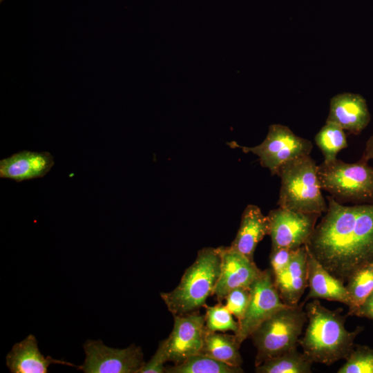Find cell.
Listing matches in <instances>:
<instances>
[{
	"label": "cell",
	"mask_w": 373,
	"mask_h": 373,
	"mask_svg": "<svg viewBox=\"0 0 373 373\" xmlns=\"http://www.w3.org/2000/svg\"><path fill=\"white\" fill-rule=\"evenodd\" d=\"M327 209L306 244L309 251L343 283L373 262V203L346 206L327 196Z\"/></svg>",
	"instance_id": "obj_1"
},
{
	"label": "cell",
	"mask_w": 373,
	"mask_h": 373,
	"mask_svg": "<svg viewBox=\"0 0 373 373\" xmlns=\"http://www.w3.org/2000/svg\"><path fill=\"white\" fill-rule=\"evenodd\" d=\"M307 325L298 343L303 352L314 362L330 365L346 359L353 350L356 337L363 330L358 326L354 331L345 327L347 314L343 309L324 307L318 299L305 305Z\"/></svg>",
	"instance_id": "obj_2"
},
{
	"label": "cell",
	"mask_w": 373,
	"mask_h": 373,
	"mask_svg": "<svg viewBox=\"0 0 373 373\" xmlns=\"http://www.w3.org/2000/svg\"><path fill=\"white\" fill-rule=\"evenodd\" d=\"M219 247L200 249L193 263L184 272L178 285L160 296L175 316L197 312L213 295L220 271Z\"/></svg>",
	"instance_id": "obj_3"
},
{
	"label": "cell",
	"mask_w": 373,
	"mask_h": 373,
	"mask_svg": "<svg viewBox=\"0 0 373 373\" xmlns=\"http://www.w3.org/2000/svg\"><path fill=\"white\" fill-rule=\"evenodd\" d=\"M318 166L309 155L283 164L277 175L280 179L278 207L322 215L327 209L318 178Z\"/></svg>",
	"instance_id": "obj_4"
},
{
	"label": "cell",
	"mask_w": 373,
	"mask_h": 373,
	"mask_svg": "<svg viewBox=\"0 0 373 373\" xmlns=\"http://www.w3.org/2000/svg\"><path fill=\"white\" fill-rule=\"evenodd\" d=\"M305 303L283 308L262 323L251 335L257 352L255 366L297 348L307 321Z\"/></svg>",
	"instance_id": "obj_5"
},
{
	"label": "cell",
	"mask_w": 373,
	"mask_h": 373,
	"mask_svg": "<svg viewBox=\"0 0 373 373\" xmlns=\"http://www.w3.org/2000/svg\"><path fill=\"white\" fill-rule=\"evenodd\" d=\"M321 188L338 202L373 203V166L360 160L347 163L336 159L318 166Z\"/></svg>",
	"instance_id": "obj_6"
},
{
	"label": "cell",
	"mask_w": 373,
	"mask_h": 373,
	"mask_svg": "<svg viewBox=\"0 0 373 373\" xmlns=\"http://www.w3.org/2000/svg\"><path fill=\"white\" fill-rule=\"evenodd\" d=\"M228 144L240 149L244 153H252L258 156L262 166L268 169L272 175H276L285 162L304 155L312 150L311 141L296 135L288 126L274 124L263 142L255 146H243L236 142Z\"/></svg>",
	"instance_id": "obj_7"
},
{
	"label": "cell",
	"mask_w": 373,
	"mask_h": 373,
	"mask_svg": "<svg viewBox=\"0 0 373 373\" xmlns=\"http://www.w3.org/2000/svg\"><path fill=\"white\" fill-rule=\"evenodd\" d=\"M250 300L238 330L234 334L239 345L249 338L265 320L278 311L289 307L281 300L275 286L271 269L261 271L249 287Z\"/></svg>",
	"instance_id": "obj_8"
},
{
	"label": "cell",
	"mask_w": 373,
	"mask_h": 373,
	"mask_svg": "<svg viewBox=\"0 0 373 373\" xmlns=\"http://www.w3.org/2000/svg\"><path fill=\"white\" fill-rule=\"evenodd\" d=\"M84 362L77 368L85 373H139L145 362L142 348L108 347L101 340H88L83 345Z\"/></svg>",
	"instance_id": "obj_9"
},
{
	"label": "cell",
	"mask_w": 373,
	"mask_h": 373,
	"mask_svg": "<svg viewBox=\"0 0 373 373\" xmlns=\"http://www.w3.org/2000/svg\"><path fill=\"white\" fill-rule=\"evenodd\" d=\"M320 216L280 207L271 210L267 218L271 249L284 247L295 250L306 245Z\"/></svg>",
	"instance_id": "obj_10"
},
{
	"label": "cell",
	"mask_w": 373,
	"mask_h": 373,
	"mask_svg": "<svg viewBox=\"0 0 373 373\" xmlns=\"http://www.w3.org/2000/svg\"><path fill=\"white\" fill-rule=\"evenodd\" d=\"M206 332L205 315L198 311L175 316L173 329L166 338L168 361L176 365L200 354Z\"/></svg>",
	"instance_id": "obj_11"
},
{
	"label": "cell",
	"mask_w": 373,
	"mask_h": 373,
	"mask_svg": "<svg viewBox=\"0 0 373 373\" xmlns=\"http://www.w3.org/2000/svg\"><path fill=\"white\" fill-rule=\"evenodd\" d=\"M219 249L220 271L213 295L221 302L231 290L237 287H250L262 270L254 260L230 247H219Z\"/></svg>",
	"instance_id": "obj_12"
},
{
	"label": "cell",
	"mask_w": 373,
	"mask_h": 373,
	"mask_svg": "<svg viewBox=\"0 0 373 373\" xmlns=\"http://www.w3.org/2000/svg\"><path fill=\"white\" fill-rule=\"evenodd\" d=\"M275 286L283 302L296 306L308 287L307 248L304 245L295 249L288 267L274 276Z\"/></svg>",
	"instance_id": "obj_13"
},
{
	"label": "cell",
	"mask_w": 373,
	"mask_h": 373,
	"mask_svg": "<svg viewBox=\"0 0 373 373\" xmlns=\"http://www.w3.org/2000/svg\"><path fill=\"white\" fill-rule=\"evenodd\" d=\"M54 164L49 152L21 151L0 160V178L17 182L43 178Z\"/></svg>",
	"instance_id": "obj_14"
},
{
	"label": "cell",
	"mask_w": 373,
	"mask_h": 373,
	"mask_svg": "<svg viewBox=\"0 0 373 373\" xmlns=\"http://www.w3.org/2000/svg\"><path fill=\"white\" fill-rule=\"evenodd\" d=\"M6 363L12 373H46L51 364L78 366L68 361L45 356L39 351L36 337L29 334L15 343L6 357Z\"/></svg>",
	"instance_id": "obj_15"
},
{
	"label": "cell",
	"mask_w": 373,
	"mask_h": 373,
	"mask_svg": "<svg viewBox=\"0 0 373 373\" xmlns=\"http://www.w3.org/2000/svg\"><path fill=\"white\" fill-rule=\"evenodd\" d=\"M370 120L365 100L354 93H341L330 100L329 115L326 121L334 122L343 130L358 134Z\"/></svg>",
	"instance_id": "obj_16"
},
{
	"label": "cell",
	"mask_w": 373,
	"mask_h": 373,
	"mask_svg": "<svg viewBox=\"0 0 373 373\" xmlns=\"http://www.w3.org/2000/svg\"><path fill=\"white\" fill-rule=\"evenodd\" d=\"M309 292L305 303L310 299H324L351 306L350 298L344 283L332 275L307 248Z\"/></svg>",
	"instance_id": "obj_17"
},
{
	"label": "cell",
	"mask_w": 373,
	"mask_h": 373,
	"mask_svg": "<svg viewBox=\"0 0 373 373\" xmlns=\"http://www.w3.org/2000/svg\"><path fill=\"white\" fill-rule=\"evenodd\" d=\"M269 234V220L260 209L254 204H248L244 209L240 227L229 246L251 260L258 244Z\"/></svg>",
	"instance_id": "obj_18"
},
{
	"label": "cell",
	"mask_w": 373,
	"mask_h": 373,
	"mask_svg": "<svg viewBox=\"0 0 373 373\" xmlns=\"http://www.w3.org/2000/svg\"><path fill=\"white\" fill-rule=\"evenodd\" d=\"M235 335L206 332L202 354L233 367H241L242 358Z\"/></svg>",
	"instance_id": "obj_19"
},
{
	"label": "cell",
	"mask_w": 373,
	"mask_h": 373,
	"mask_svg": "<svg viewBox=\"0 0 373 373\" xmlns=\"http://www.w3.org/2000/svg\"><path fill=\"white\" fill-rule=\"evenodd\" d=\"M314 362L297 348L264 361L256 366L257 373H310Z\"/></svg>",
	"instance_id": "obj_20"
},
{
	"label": "cell",
	"mask_w": 373,
	"mask_h": 373,
	"mask_svg": "<svg viewBox=\"0 0 373 373\" xmlns=\"http://www.w3.org/2000/svg\"><path fill=\"white\" fill-rule=\"evenodd\" d=\"M351 306L348 316H354L356 310L373 290V262L367 263L350 274L347 279Z\"/></svg>",
	"instance_id": "obj_21"
},
{
	"label": "cell",
	"mask_w": 373,
	"mask_h": 373,
	"mask_svg": "<svg viewBox=\"0 0 373 373\" xmlns=\"http://www.w3.org/2000/svg\"><path fill=\"white\" fill-rule=\"evenodd\" d=\"M241 367L230 366L208 356L199 354L183 362L166 367V373H242Z\"/></svg>",
	"instance_id": "obj_22"
},
{
	"label": "cell",
	"mask_w": 373,
	"mask_h": 373,
	"mask_svg": "<svg viewBox=\"0 0 373 373\" xmlns=\"http://www.w3.org/2000/svg\"><path fill=\"white\" fill-rule=\"evenodd\" d=\"M314 140L323 155V162L326 163L335 160L338 152L348 146L344 130L338 124L328 121L316 135Z\"/></svg>",
	"instance_id": "obj_23"
},
{
	"label": "cell",
	"mask_w": 373,
	"mask_h": 373,
	"mask_svg": "<svg viewBox=\"0 0 373 373\" xmlns=\"http://www.w3.org/2000/svg\"><path fill=\"white\" fill-rule=\"evenodd\" d=\"M205 327L209 332L231 331L236 334L238 330V322L233 318L232 314L225 305L220 303L215 306L204 305Z\"/></svg>",
	"instance_id": "obj_24"
},
{
	"label": "cell",
	"mask_w": 373,
	"mask_h": 373,
	"mask_svg": "<svg viewBox=\"0 0 373 373\" xmlns=\"http://www.w3.org/2000/svg\"><path fill=\"white\" fill-rule=\"evenodd\" d=\"M338 373H373V348L355 345Z\"/></svg>",
	"instance_id": "obj_25"
},
{
	"label": "cell",
	"mask_w": 373,
	"mask_h": 373,
	"mask_svg": "<svg viewBox=\"0 0 373 373\" xmlns=\"http://www.w3.org/2000/svg\"><path fill=\"white\" fill-rule=\"evenodd\" d=\"M226 307L238 319L244 316L250 300L249 287H237L231 290L226 296Z\"/></svg>",
	"instance_id": "obj_26"
},
{
	"label": "cell",
	"mask_w": 373,
	"mask_h": 373,
	"mask_svg": "<svg viewBox=\"0 0 373 373\" xmlns=\"http://www.w3.org/2000/svg\"><path fill=\"white\" fill-rule=\"evenodd\" d=\"M168 361L166 338L160 342L157 349L151 359L144 363L139 373H163L164 364Z\"/></svg>",
	"instance_id": "obj_27"
},
{
	"label": "cell",
	"mask_w": 373,
	"mask_h": 373,
	"mask_svg": "<svg viewBox=\"0 0 373 373\" xmlns=\"http://www.w3.org/2000/svg\"><path fill=\"white\" fill-rule=\"evenodd\" d=\"M294 251L284 247L271 249L269 260L274 276L280 274L288 267Z\"/></svg>",
	"instance_id": "obj_28"
},
{
	"label": "cell",
	"mask_w": 373,
	"mask_h": 373,
	"mask_svg": "<svg viewBox=\"0 0 373 373\" xmlns=\"http://www.w3.org/2000/svg\"><path fill=\"white\" fill-rule=\"evenodd\" d=\"M354 316L367 318L373 321V290L358 307Z\"/></svg>",
	"instance_id": "obj_29"
},
{
	"label": "cell",
	"mask_w": 373,
	"mask_h": 373,
	"mask_svg": "<svg viewBox=\"0 0 373 373\" xmlns=\"http://www.w3.org/2000/svg\"><path fill=\"white\" fill-rule=\"evenodd\" d=\"M361 160L367 162L370 160H373V135L367 141L365 150Z\"/></svg>",
	"instance_id": "obj_30"
}]
</instances>
